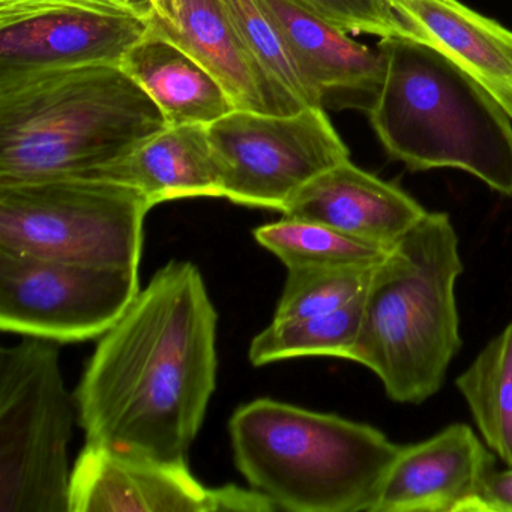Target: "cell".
<instances>
[{"label":"cell","mask_w":512,"mask_h":512,"mask_svg":"<svg viewBox=\"0 0 512 512\" xmlns=\"http://www.w3.org/2000/svg\"><path fill=\"white\" fill-rule=\"evenodd\" d=\"M58 344L25 337L0 349V512H70L79 415Z\"/></svg>","instance_id":"cell-6"},{"label":"cell","mask_w":512,"mask_h":512,"mask_svg":"<svg viewBox=\"0 0 512 512\" xmlns=\"http://www.w3.org/2000/svg\"><path fill=\"white\" fill-rule=\"evenodd\" d=\"M224 199L283 214L290 200L350 152L325 109L277 116L235 110L209 125Z\"/></svg>","instance_id":"cell-8"},{"label":"cell","mask_w":512,"mask_h":512,"mask_svg":"<svg viewBox=\"0 0 512 512\" xmlns=\"http://www.w3.org/2000/svg\"><path fill=\"white\" fill-rule=\"evenodd\" d=\"M149 17L86 5L0 10V82L67 68L121 65Z\"/></svg>","instance_id":"cell-11"},{"label":"cell","mask_w":512,"mask_h":512,"mask_svg":"<svg viewBox=\"0 0 512 512\" xmlns=\"http://www.w3.org/2000/svg\"><path fill=\"white\" fill-rule=\"evenodd\" d=\"M488 448L512 467V323L455 380Z\"/></svg>","instance_id":"cell-19"},{"label":"cell","mask_w":512,"mask_h":512,"mask_svg":"<svg viewBox=\"0 0 512 512\" xmlns=\"http://www.w3.org/2000/svg\"><path fill=\"white\" fill-rule=\"evenodd\" d=\"M283 29L296 61L319 89L325 110L367 113L383 79V56L298 0H262Z\"/></svg>","instance_id":"cell-15"},{"label":"cell","mask_w":512,"mask_h":512,"mask_svg":"<svg viewBox=\"0 0 512 512\" xmlns=\"http://www.w3.org/2000/svg\"><path fill=\"white\" fill-rule=\"evenodd\" d=\"M167 127L160 107L121 65L0 82V185L85 175Z\"/></svg>","instance_id":"cell-2"},{"label":"cell","mask_w":512,"mask_h":512,"mask_svg":"<svg viewBox=\"0 0 512 512\" xmlns=\"http://www.w3.org/2000/svg\"><path fill=\"white\" fill-rule=\"evenodd\" d=\"M377 265H319L287 269L274 320L331 313L367 290Z\"/></svg>","instance_id":"cell-23"},{"label":"cell","mask_w":512,"mask_h":512,"mask_svg":"<svg viewBox=\"0 0 512 512\" xmlns=\"http://www.w3.org/2000/svg\"><path fill=\"white\" fill-rule=\"evenodd\" d=\"M254 238L289 268L377 265L389 248L361 241L314 221L283 217L254 230Z\"/></svg>","instance_id":"cell-21"},{"label":"cell","mask_w":512,"mask_h":512,"mask_svg":"<svg viewBox=\"0 0 512 512\" xmlns=\"http://www.w3.org/2000/svg\"><path fill=\"white\" fill-rule=\"evenodd\" d=\"M59 4L86 5V7L107 8V10L131 11L124 0H0V10H16V8L37 7V5Z\"/></svg>","instance_id":"cell-26"},{"label":"cell","mask_w":512,"mask_h":512,"mask_svg":"<svg viewBox=\"0 0 512 512\" xmlns=\"http://www.w3.org/2000/svg\"><path fill=\"white\" fill-rule=\"evenodd\" d=\"M124 2L133 13L139 14V16L151 17L154 14V0H124Z\"/></svg>","instance_id":"cell-27"},{"label":"cell","mask_w":512,"mask_h":512,"mask_svg":"<svg viewBox=\"0 0 512 512\" xmlns=\"http://www.w3.org/2000/svg\"><path fill=\"white\" fill-rule=\"evenodd\" d=\"M151 29L200 62L235 103L265 115H295L304 104L251 55L221 0H161Z\"/></svg>","instance_id":"cell-12"},{"label":"cell","mask_w":512,"mask_h":512,"mask_svg":"<svg viewBox=\"0 0 512 512\" xmlns=\"http://www.w3.org/2000/svg\"><path fill=\"white\" fill-rule=\"evenodd\" d=\"M121 68L160 107L169 127H209L238 110L197 59L151 28L122 59Z\"/></svg>","instance_id":"cell-18"},{"label":"cell","mask_w":512,"mask_h":512,"mask_svg":"<svg viewBox=\"0 0 512 512\" xmlns=\"http://www.w3.org/2000/svg\"><path fill=\"white\" fill-rule=\"evenodd\" d=\"M233 458L277 511H371L400 445L373 425L274 398L238 407Z\"/></svg>","instance_id":"cell-5"},{"label":"cell","mask_w":512,"mask_h":512,"mask_svg":"<svg viewBox=\"0 0 512 512\" xmlns=\"http://www.w3.org/2000/svg\"><path fill=\"white\" fill-rule=\"evenodd\" d=\"M364 295L331 313L272 320L251 341L248 358L256 367L287 359L328 356L347 359L361 329Z\"/></svg>","instance_id":"cell-20"},{"label":"cell","mask_w":512,"mask_h":512,"mask_svg":"<svg viewBox=\"0 0 512 512\" xmlns=\"http://www.w3.org/2000/svg\"><path fill=\"white\" fill-rule=\"evenodd\" d=\"M218 314L202 272L172 260L103 335L74 392L86 443L187 463L217 388Z\"/></svg>","instance_id":"cell-1"},{"label":"cell","mask_w":512,"mask_h":512,"mask_svg":"<svg viewBox=\"0 0 512 512\" xmlns=\"http://www.w3.org/2000/svg\"><path fill=\"white\" fill-rule=\"evenodd\" d=\"M242 41L257 62L305 107H322L319 89L296 61L295 53L262 0H221Z\"/></svg>","instance_id":"cell-22"},{"label":"cell","mask_w":512,"mask_h":512,"mask_svg":"<svg viewBox=\"0 0 512 512\" xmlns=\"http://www.w3.org/2000/svg\"><path fill=\"white\" fill-rule=\"evenodd\" d=\"M140 293L139 269L0 250V329L55 343L100 338Z\"/></svg>","instance_id":"cell-9"},{"label":"cell","mask_w":512,"mask_h":512,"mask_svg":"<svg viewBox=\"0 0 512 512\" xmlns=\"http://www.w3.org/2000/svg\"><path fill=\"white\" fill-rule=\"evenodd\" d=\"M254 488L200 484L187 463H164L89 445L71 470L70 512H272Z\"/></svg>","instance_id":"cell-10"},{"label":"cell","mask_w":512,"mask_h":512,"mask_svg":"<svg viewBox=\"0 0 512 512\" xmlns=\"http://www.w3.org/2000/svg\"><path fill=\"white\" fill-rule=\"evenodd\" d=\"M76 178L107 179L136 188L152 208L193 197L224 199L208 125L167 127L128 157Z\"/></svg>","instance_id":"cell-16"},{"label":"cell","mask_w":512,"mask_h":512,"mask_svg":"<svg viewBox=\"0 0 512 512\" xmlns=\"http://www.w3.org/2000/svg\"><path fill=\"white\" fill-rule=\"evenodd\" d=\"M379 94L367 115L392 160L412 172L458 169L512 196V125L500 104L439 50L382 38Z\"/></svg>","instance_id":"cell-4"},{"label":"cell","mask_w":512,"mask_h":512,"mask_svg":"<svg viewBox=\"0 0 512 512\" xmlns=\"http://www.w3.org/2000/svg\"><path fill=\"white\" fill-rule=\"evenodd\" d=\"M494 458L475 431L452 424L400 446L370 512H466Z\"/></svg>","instance_id":"cell-13"},{"label":"cell","mask_w":512,"mask_h":512,"mask_svg":"<svg viewBox=\"0 0 512 512\" xmlns=\"http://www.w3.org/2000/svg\"><path fill=\"white\" fill-rule=\"evenodd\" d=\"M431 47L466 71L512 121V31L460 0H389Z\"/></svg>","instance_id":"cell-17"},{"label":"cell","mask_w":512,"mask_h":512,"mask_svg":"<svg viewBox=\"0 0 512 512\" xmlns=\"http://www.w3.org/2000/svg\"><path fill=\"white\" fill-rule=\"evenodd\" d=\"M347 34L407 38L430 46L427 35L401 16L389 0H298Z\"/></svg>","instance_id":"cell-24"},{"label":"cell","mask_w":512,"mask_h":512,"mask_svg":"<svg viewBox=\"0 0 512 512\" xmlns=\"http://www.w3.org/2000/svg\"><path fill=\"white\" fill-rule=\"evenodd\" d=\"M151 209L136 188L107 179L67 176L0 185V250L139 269Z\"/></svg>","instance_id":"cell-7"},{"label":"cell","mask_w":512,"mask_h":512,"mask_svg":"<svg viewBox=\"0 0 512 512\" xmlns=\"http://www.w3.org/2000/svg\"><path fill=\"white\" fill-rule=\"evenodd\" d=\"M466 512H512V467L505 470L491 467Z\"/></svg>","instance_id":"cell-25"},{"label":"cell","mask_w":512,"mask_h":512,"mask_svg":"<svg viewBox=\"0 0 512 512\" xmlns=\"http://www.w3.org/2000/svg\"><path fill=\"white\" fill-rule=\"evenodd\" d=\"M158 2H161V0H154L155 7H157Z\"/></svg>","instance_id":"cell-28"},{"label":"cell","mask_w":512,"mask_h":512,"mask_svg":"<svg viewBox=\"0 0 512 512\" xmlns=\"http://www.w3.org/2000/svg\"><path fill=\"white\" fill-rule=\"evenodd\" d=\"M463 272L448 214L427 212L374 268L347 359L370 368L391 400L421 404L461 347L455 283Z\"/></svg>","instance_id":"cell-3"},{"label":"cell","mask_w":512,"mask_h":512,"mask_svg":"<svg viewBox=\"0 0 512 512\" xmlns=\"http://www.w3.org/2000/svg\"><path fill=\"white\" fill-rule=\"evenodd\" d=\"M425 214L427 211L397 185L347 160L308 182L281 215L314 221L361 241L391 248Z\"/></svg>","instance_id":"cell-14"}]
</instances>
